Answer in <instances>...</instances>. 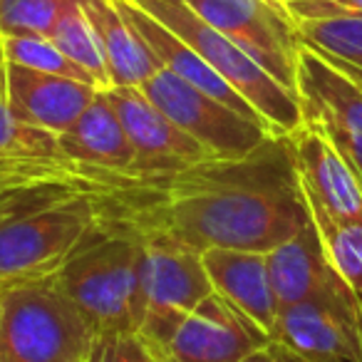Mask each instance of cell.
<instances>
[{
  "mask_svg": "<svg viewBox=\"0 0 362 362\" xmlns=\"http://www.w3.org/2000/svg\"><path fill=\"white\" fill-rule=\"evenodd\" d=\"M95 337L55 276L0 288V362H85Z\"/></svg>",
  "mask_w": 362,
  "mask_h": 362,
  "instance_id": "obj_3",
  "label": "cell"
},
{
  "mask_svg": "<svg viewBox=\"0 0 362 362\" xmlns=\"http://www.w3.org/2000/svg\"><path fill=\"white\" fill-rule=\"evenodd\" d=\"M82 174L85 166L62 154L57 134L13 117L6 90V60L0 57V192L45 184L82 187Z\"/></svg>",
  "mask_w": 362,
  "mask_h": 362,
  "instance_id": "obj_11",
  "label": "cell"
},
{
  "mask_svg": "<svg viewBox=\"0 0 362 362\" xmlns=\"http://www.w3.org/2000/svg\"><path fill=\"white\" fill-rule=\"evenodd\" d=\"M75 194H87L80 184H45V187L33 189H11V192H0V221H8L13 216L40 211L45 206L70 199Z\"/></svg>",
  "mask_w": 362,
  "mask_h": 362,
  "instance_id": "obj_26",
  "label": "cell"
},
{
  "mask_svg": "<svg viewBox=\"0 0 362 362\" xmlns=\"http://www.w3.org/2000/svg\"><path fill=\"white\" fill-rule=\"evenodd\" d=\"M357 298H322L283 305L273 340L305 362H362Z\"/></svg>",
  "mask_w": 362,
  "mask_h": 362,
  "instance_id": "obj_13",
  "label": "cell"
},
{
  "mask_svg": "<svg viewBox=\"0 0 362 362\" xmlns=\"http://www.w3.org/2000/svg\"><path fill=\"white\" fill-rule=\"evenodd\" d=\"M139 90L216 159L248 156L273 134L263 119L241 115L166 67H159Z\"/></svg>",
  "mask_w": 362,
  "mask_h": 362,
  "instance_id": "obj_7",
  "label": "cell"
},
{
  "mask_svg": "<svg viewBox=\"0 0 362 362\" xmlns=\"http://www.w3.org/2000/svg\"><path fill=\"white\" fill-rule=\"evenodd\" d=\"M82 187L102 226L164 236L199 253H268L310 221L288 134H271L241 159H206L159 174L85 166Z\"/></svg>",
  "mask_w": 362,
  "mask_h": 362,
  "instance_id": "obj_1",
  "label": "cell"
},
{
  "mask_svg": "<svg viewBox=\"0 0 362 362\" xmlns=\"http://www.w3.org/2000/svg\"><path fill=\"white\" fill-rule=\"evenodd\" d=\"M144 13L169 28L174 35L192 45L248 105L266 119L273 134H291L303 124L300 100L283 87L256 60L246 55L231 37L206 23L187 0H132Z\"/></svg>",
  "mask_w": 362,
  "mask_h": 362,
  "instance_id": "obj_4",
  "label": "cell"
},
{
  "mask_svg": "<svg viewBox=\"0 0 362 362\" xmlns=\"http://www.w3.org/2000/svg\"><path fill=\"white\" fill-rule=\"evenodd\" d=\"M202 261L214 291L241 308L268 335L276 337L281 303L273 291L266 253L241 248H206Z\"/></svg>",
  "mask_w": 362,
  "mask_h": 362,
  "instance_id": "obj_17",
  "label": "cell"
},
{
  "mask_svg": "<svg viewBox=\"0 0 362 362\" xmlns=\"http://www.w3.org/2000/svg\"><path fill=\"white\" fill-rule=\"evenodd\" d=\"M115 6L119 8V13L124 16V21L129 23L136 30V35L146 42L154 57L159 60L161 67H166L169 72H174L176 77L187 80L189 85L199 87V90L209 92L211 97L221 100L223 105L233 107L241 115L256 117V119H263L251 105H248L246 97H241L192 45L181 40L179 35L169 30L166 25H161L156 18H151L149 13H144L139 6H134L132 0H115ZM266 122V119H263Z\"/></svg>",
  "mask_w": 362,
  "mask_h": 362,
  "instance_id": "obj_18",
  "label": "cell"
},
{
  "mask_svg": "<svg viewBox=\"0 0 362 362\" xmlns=\"http://www.w3.org/2000/svg\"><path fill=\"white\" fill-rule=\"evenodd\" d=\"M273 337L241 308L211 291L176 327L164 362H241Z\"/></svg>",
  "mask_w": 362,
  "mask_h": 362,
  "instance_id": "obj_10",
  "label": "cell"
},
{
  "mask_svg": "<svg viewBox=\"0 0 362 362\" xmlns=\"http://www.w3.org/2000/svg\"><path fill=\"white\" fill-rule=\"evenodd\" d=\"M216 30L231 37L283 87L296 92L303 42L283 0H187ZM298 95V92H296Z\"/></svg>",
  "mask_w": 362,
  "mask_h": 362,
  "instance_id": "obj_8",
  "label": "cell"
},
{
  "mask_svg": "<svg viewBox=\"0 0 362 362\" xmlns=\"http://www.w3.org/2000/svg\"><path fill=\"white\" fill-rule=\"evenodd\" d=\"M60 149L67 159L82 166L107 171H129L134 164V149L129 144L124 127L112 110L105 90L97 92L77 122L57 134Z\"/></svg>",
  "mask_w": 362,
  "mask_h": 362,
  "instance_id": "obj_19",
  "label": "cell"
},
{
  "mask_svg": "<svg viewBox=\"0 0 362 362\" xmlns=\"http://www.w3.org/2000/svg\"><path fill=\"white\" fill-rule=\"evenodd\" d=\"M67 0H0V37L47 35Z\"/></svg>",
  "mask_w": 362,
  "mask_h": 362,
  "instance_id": "obj_25",
  "label": "cell"
},
{
  "mask_svg": "<svg viewBox=\"0 0 362 362\" xmlns=\"http://www.w3.org/2000/svg\"><path fill=\"white\" fill-rule=\"evenodd\" d=\"M0 57H3V52H0Z\"/></svg>",
  "mask_w": 362,
  "mask_h": 362,
  "instance_id": "obj_31",
  "label": "cell"
},
{
  "mask_svg": "<svg viewBox=\"0 0 362 362\" xmlns=\"http://www.w3.org/2000/svg\"><path fill=\"white\" fill-rule=\"evenodd\" d=\"M241 362H305L300 360V357L296 355L293 350H288L283 342L278 340H271L266 347H261V350L251 352L248 357H243Z\"/></svg>",
  "mask_w": 362,
  "mask_h": 362,
  "instance_id": "obj_29",
  "label": "cell"
},
{
  "mask_svg": "<svg viewBox=\"0 0 362 362\" xmlns=\"http://www.w3.org/2000/svg\"><path fill=\"white\" fill-rule=\"evenodd\" d=\"M288 136L308 202L337 221H362V179L325 132L303 122Z\"/></svg>",
  "mask_w": 362,
  "mask_h": 362,
  "instance_id": "obj_14",
  "label": "cell"
},
{
  "mask_svg": "<svg viewBox=\"0 0 362 362\" xmlns=\"http://www.w3.org/2000/svg\"><path fill=\"white\" fill-rule=\"evenodd\" d=\"M0 52H3V60L13 62V65L30 67V70L47 72V75L72 77V80L95 85V80L90 77V72H87L85 67L77 65L75 60H70V57H67L47 35H8V37H0ZM97 90H100V87H97Z\"/></svg>",
  "mask_w": 362,
  "mask_h": 362,
  "instance_id": "obj_24",
  "label": "cell"
},
{
  "mask_svg": "<svg viewBox=\"0 0 362 362\" xmlns=\"http://www.w3.org/2000/svg\"><path fill=\"white\" fill-rule=\"evenodd\" d=\"M105 95L134 149V164L127 174H159L216 159L176 127L139 87H110Z\"/></svg>",
  "mask_w": 362,
  "mask_h": 362,
  "instance_id": "obj_12",
  "label": "cell"
},
{
  "mask_svg": "<svg viewBox=\"0 0 362 362\" xmlns=\"http://www.w3.org/2000/svg\"><path fill=\"white\" fill-rule=\"evenodd\" d=\"M8 105L16 119L62 134L97 97V87L6 62Z\"/></svg>",
  "mask_w": 362,
  "mask_h": 362,
  "instance_id": "obj_16",
  "label": "cell"
},
{
  "mask_svg": "<svg viewBox=\"0 0 362 362\" xmlns=\"http://www.w3.org/2000/svg\"><path fill=\"white\" fill-rule=\"evenodd\" d=\"M308 209L320 231L330 263L362 303V221H337L310 202H308Z\"/></svg>",
  "mask_w": 362,
  "mask_h": 362,
  "instance_id": "obj_23",
  "label": "cell"
},
{
  "mask_svg": "<svg viewBox=\"0 0 362 362\" xmlns=\"http://www.w3.org/2000/svg\"><path fill=\"white\" fill-rule=\"evenodd\" d=\"M293 21L300 18H320L327 13H352L362 16V0H283Z\"/></svg>",
  "mask_w": 362,
  "mask_h": 362,
  "instance_id": "obj_28",
  "label": "cell"
},
{
  "mask_svg": "<svg viewBox=\"0 0 362 362\" xmlns=\"http://www.w3.org/2000/svg\"><path fill=\"white\" fill-rule=\"evenodd\" d=\"M95 221L90 194L0 221V288L55 276Z\"/></svg>",
  "mask_w": 362,
  "mask_h": 362,
  "instance_id": "obj_6",
  "label": "cell"
},
{
  "mask_svg": "<svg viewBox=\"0 0 362 362\" xmlns=\"http://www.w3.org/2000/svg\"><path fill=\"white\" fill-rule=\"evenodd\" d=\"M85 362H164L139 332H100Z\"/></svg>",
  "mask_w": 362,
  "mask_h": 362,
  "instance_id": "obj_27",
  "label": "cell"
},
{
  "mask_svg": "<svg viewBox=\"0 0 362 362\" xmlns=\"http://www.w3.org/2000/svg\"><path fill=\"white\" fill-rule=\"evenodd\" d=\"M141 322L139 335L156 355H164L184 317L214 291L202 253L164 236H139Z\"/></svg>",
  "mask_w": 362,
  "mask_h": 362,
  "instance_id": "obj_5",
  "label": "cell"
},
{
  "mask_svg": "<svg viewBox=\"0 0 362 362\" xmlns=\"http://www.w3.org/2000/svg\"><path fill=\"white\" fill-rule=\"evenodd\" d=\"M266 261L281 308L322 298H355L327 258L325 243L313 218L296 236L268 251Z\"/></svg>",
  "mask_w": 362,
  "mask_h": 362,
  "instance_id": "obj_15",
  "label": "cell"
},
{
  "mask_svg": "<svg viewBox=\"0 0 362 362\" xmlns=\"http://www.w3.org/2000/svg\"><path fill=\"white\" fill-rule=\"evenodd\" d=\"M50 40L70 60H75L80 67H85L100 90H110L112 82L110 72H107L105 52H102V45L97 40L95 28L87 21L82 0H67V6L62 8L60 18H57L55 28L50 33Z\"/></svg>",
  "mask_w": 362,
  "mask_h": 362,
  "instance_id": "obj_22",
  "label": "cell"
},
{
  "mask_svg": "<svg viewBox=\"0 0 362 362\" xmlns=\"http://www.w3.org/2000/svg\"><path fill=\"white\" fill-rule=\"evenodd\" d=\"M141 256L139 236L95 221L55 273L97 335L139 330Z\"/></svg>",
  "mask_w": 362,
  "mask_h": 362,
  "instance_id": "obj_2",
  "label": "cell"
},
{
  "mask_svg": "<svg viewBox=\"0 0 362 362\" xmlns=\"http://www.w3.org/2000/svg\"><path fill=\"white\" fill-rule=\"evenodd\" d=\"M357 325H360V342H362V303L357 305Z\"/></svg>",
  "mask_w": 362,
  "mask_h": 362,
  "instance_id": "obj_30",
  "label": "cell"
},
{
  "mask_svg": "<svg viewBox=\"0 0 362 362\" xmlns=\"http://www.w3.org/2000/svg\"><path fill=\"white\" fill-rule=\"evenodd\" d=\"M82 8L105 52L112 87L144 85L161 65L134 28L124 21L115 0H82Z\"/></svg>",
  "mask_w": 362,
  "mask_h": 362,
  "instance_id": "obj_20",
  "label": "cell"
},
{
  "mask_svg": "<svg viewBox=\"0 0 362 362\" xmlns=\"http://www.w3.org/2000/svg\"><path fill=\"white\" fill-rule=\"evenodd\" d=\"M296 92L303 122L325 132L362 179V85L303 45L298 52Z\"/></svg>",
  "mask_w": 362,
  "mask_h": 362,
  "instance_id": "obj_9",
  "label": "cell"
},
{
  "mask_svg": "<svg viewBox=\"0 0 362 362\" xmlns=\"http://www.w3.org/2000/svg\"><path fill=\"white\" fill-rule=\"evenodd\" d=\"M298 37L305 47L362 85V16L327 13L296 21Z\"/></svg>",
  "mask_w": 362,
  "mask_h": 362,
  "instance_id": "obj_21",
  "label": "cell"
}]
</instances>
